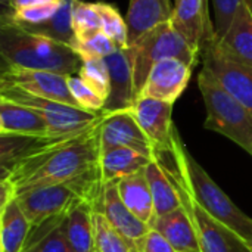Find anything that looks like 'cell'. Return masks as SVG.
<instances>
[{"label": "cell", "mask_w": 252, "mask_h": 252, "mask_svg": "<svg viewBox=\"0 0 252 252\" xmlns=\"http://www.w3.org/2000/svg\"><path fill=\"white\" fill-rule=\"evenodd\" d=\"M170 180L185 188L192 198L214 219L233 230L244 242L252 232V219L244 214L196 162L176 130L168 148L154 152Z\"/></svg>", "instance_id": "obj_2"}, {"label": "cell", "mask_w": 252, "mask_h": 252, "mask_svg": "<svg viewBox=\"0 0 252 252\" xmlns=\"http://www.w3.org/2000/svg\"><path fill=\"white\" fill-rule=\"evenodd\" d=\"M145 176L154 198L157 219L177 210L182 205L174 185L171 183L162 165L155 158H152V161L146 165Z\"/></svg>", "instance_id": "obj_26"}, {"label": "cell", "mask_w": 252, "mask_h": 252, "mask_svg": "<svg viewBox=\"0 0 252 252\" xmlns=\"http://www.w3.org/2000/svg\"><path fill=\"white\" fill-rule=\"evenodd\" d=\"M127 49L133 62L136 99L140 96L146 78L155 63L168 58H176L193 68L201 58V52L193 49L170 21L155 27Z\"/></svg>", "instance_id": "obj_5"}, {"label": "cell", "mask_w": 252, "mask_h": 252, "mask_svg": "<svg viewBox=\"0 0 252 252\" xmlns=\"http://www.w3.org/2000/svg\"><path fill=\"white\" fill-rule=\"evenodd\" d=\"M100 152L112 148H128L148 158H154V145L140 128L130 109L103 112L99 126Z\"/></svg>", "instance_id": "obj_11"}, {"label": "cell", "mask_w": 252, "mask_h": 252, "mask_svg": "<svg viewBox=\"0 0 252 252\" xmlns=\"http://www.w3.org/2000/svg\"><path fill=\"white\" fill-rule=\"evenodd\" d=\"M62 229L72 252H94V205L87 199L75 202L62 217Z\"/></svg>", "instance_id": "obj_18"}, {"label": "cell", "mask_w": 252, "mask_h": 252, "mask_svg": "<svg viewBox=\"0 0 252 252\" xmlns=\"http://www.w3.org/2000/svg\"><path fill=\"white\" fill-rule=\"evenodd\" d=\"M94 252H99V251H97V250H94Z\"/></svg>", "instance_id": "obj_40"}, {"label": "cell", "mask_w": 252, "mask_h": 252, "mask_svg": "<svg viewBox=\"0 0 252 252\" xmlns=\"http://www.w3.org/2000/svg\"><path fill=\"white\" fill-rule=\"evenodd\" d=\"M72 4H74V0H63L61 9L50 19H47L41 24H34V25L16 24V25L31 34L44 35L47 38H52L55 41L63 43L69 47H74L77 43V37L72 30V18H71L72 16Z\"/></svg>", "instance_id": "obj_27"}, {"label": "cell", "mask_w": 252, "mask_h": 252, "mask_svg": "<svg viewBox=\"0 0 252 252\" xmlns=\"http://www.w3.org/2000/svg\"><path fill=\"white\" fill-rule=\"evenodd\" d=\"M81 80L105 102L111 93V77L108 65L102 58H89L83 59V65L78 71Z\"/></svg>", "instance_id": "obj_31"}, {"label": "cell", "mask_w": 252, "mask_h": 252, "mask_svg": "<svg viewBox=\"0 0 252 252\" xmlns=\"http://www.w3.org/2000/svg\"><path fill=\"white\" fill-rule=\"evenodd\" d=\"M102 117L87 130L24 161L1 182L10 185L15 196L37 188L62 183L103 185L99 165V126Z\"/></svg>", "instance_id": "obj_1"}, {"label": "cell", "mask_w": 252, "mask_h": 252, "mask_svg": "<svg viewBox=\"0 0 252 252\" xmlns=\"http://www.w3.org/2000/svg\"><path fill=\"white\" fill-rule=\"evenodd\" d=\"M94 244L99 252H134L128 242L94 210Z\"/></svg>", "instance_id": "obj_32"}, {"label": "cell", "mask_w": 252, "mask_h": 252, "mask_svg": "<svg viewBox=\"0 0 252 252\" xmlns=\"http://www.w3.org/2000/svg\"><path fill=\"white\" fill-rule=\"evenodd\" d=\"M192 69V66L176 58H168L155 63L139 97H152L174 103L188 87Z\"/></svg>", "instance_id": "obj_13"}, {"label": "cell", "mask_w": 252, "mask_h": 252, "mask_svg": "<svg viewBox=\"0 0 252 252\" xmlns=\"http://www.w3.org/2000/svg\"><path fill=\"white\" fill-rule=\"evenodd\" d=\"M248 154H251L252 155V146H251V149H250V152H248Z\"/></svg>", "instance_id": "obj_39"}, {"label": "cell", "mask_w": 252, "mask_h": 252, "mask_svg": "<svg viewBox=\"0 0 252 252\" xmlns=\"http://www.w3.org/2000/svg\"><path fill=\"white\" fill-rule=\"evenodd\" d=\"M0 134L52 136L46 120L34 109L0 97Z\"/></svg>", "instance_id": "obj_21"}, {"label": "cell", "mask_w": 252, "mask_h": 252, "mask_svg": "<svg viewBox=\"0 0 252 252\" xmlns=\"http://www.w3.org/2000/svg\"><path fill=\"white\" fill-rule=\"evenodd\" d=\"M170 0H130L126 13L128 28V46L134 44L140 37L155 27L168 22L173 15Z\"/></svg>", "instance_id": "obj_19"}, {"label": "cell", "mask_w": 252, "mask_h": 252, "mask_svg": "<svg viewBox=\"0 0 252 252\" xmlns=\"http://www.w3.org/2000/svg\"><path fill=\"white\" fill-rule=\"evenodd\" d=\"M152 161L133 149L128 148H112L100 152V176L103 186L108 183L118 182L124 177L137 174L146 168V165Z\"/></svg>", "instance_id": "obj_25"}, {"label": "cell", "mask_w": 252, "mask_h": 252, "mask_svg": "<svg viewBox=\"0 0 252 252\" xmlns=\"http://www.w3.org/2000/svg\"><path fill=\"white\" fill-rule=\"evenodd\" d=\"M72 30L77 41H84L102 32V21L94 3L74 0L72 4Z\"/></svg>", "instance_id": "obj_29"}, {"label": "cell", "mask_w": 252, "mask_h": 252, "mask_svg": "<svg viewBox=\"0 0 252 252\" xmlns=\"http://www.w3.org/2000/svg\"><path fill=\"white\" fill-rule=\"evenodd\" d=\"M0 55L1 63L10 66L63 75L78 74L83 65V58L72 47L31 34L7 19H0Z\"/></svg>", "instance_id": "obj_3"}, {"label": "cell", "mask_w": 252, "mask_h": 252, "mask_svg": "<svg viewBox=\"0 0 252 252\" xmlns=\"http://www.w3.org/2000/svg\"><path fill=\"white\" fill-rule=\"evenodd\" d=\"M245 244H247V247L250 248V251L252 252V232H251V235H250V238L245 241Z\"/></svg>", "instance_id": "obj_38"}, {"label": "cell", "mask_w": 252, "mask_h": 252, "mask_svg": "<svg viewBox=\"0 0 252 252\" xmlns=\"http://www.w3.org/2000/svg\"><path fill=\"white\" fill-rule=\"evenodd\" d=\"M242 1L244 0H213L214 35L217 38H221L227 32Z\"/></svg>", "instance_id": "obj_35"}, {"label": "cell", "mask_w": 252, "mask_h": 252, "mask_svg": "<svg viewBox=\"0 0 252 252\" xmlns=\"http://www.w3.org/2000/svg\"><path fill=\"white\" fill-rule=\"evenodd\" d=\"M140 252H177L174 247L155 229H151L142 242Z\"/></svg>", "instance_id": "obj_36"}, {"label": "cell", "mask_w": 252, "mask_h": 252, "mask_svg": "<svg viewBox=\"0 0 252 252\" xmlns=\"http://www.w3.org/2000/svg\"><path fill=\"white\" fill-rule=\"evenodd\" d=\"M52 1H62V0H12L7 7H1V9H22V7L44 4V3H52Z\"/></svg>", "instance_id": "obj_37"}, {"label": "cell", "mask_w": 252, "mask_h": 252, "mask_svg": "<svg viewBox=\"0 0 252 252\" xmlns=\"http://www.w3.org/2000/svg\"><path fill=\"white\" fill-rule=\"evenodd\" d=\"M83 59H89V58H102L105 59L106 56H109L111 53H114L118 47L115 46V43L102 31L99 34H96L94 37L84 40V41H77L75 46L72 47Z\"/></svg>", "instance_id": "obj_34"}, {"label": "cell", "mask_w": 252, "mask_h": 252, "mask_svg": "<svg viewBox=\"0 0 252 252\" xmlns=\"http://www.w3.org/2000/svg\"><path fill=\"white\" fill-rule=\"evenodd\" d=\"M97 13L102 21V31L115 43L118 49H127L128 47V28L126 18L120 15L115 6L97 1L94 3Z\"/></svg>", "instance_id": "obj_30"}, {"label": "cell", "mask_w": 252, "mask_h": 252, "mask_svg": "<svg viewBox=\"0 0 252 252\" xmlns=\"http://www.w3.org/2000/svg\"><path fill=\"white\" fill-rule=\"evenodd\" d=\"M202 66L207 68L217 81L252 112V66L226 55L216 35L204 40L201 46Z\"/></svg>", "instance_id": "obj_8"}, {"label": "cell", "mask_w": 252, "mask_h": 252, "mask_svg": "<svg viewBox=\"0 0 252 252\" xmlns=\"http://www.w3.org/2000/svg\"><path fill=\"white\" fill-rule=\"evenodd\" d=\"M32 226L16 198L9 199L0 213V252H22Z\"/></svg>", "instance_id": "obj_23"}, {"label": "cell", "mask_w": 252, "mask_h": 252, "mask_svg": "<svg viewBox=\"0 0 252 252\" xmlns=\"http://www.w3.org/2000/svg\"><path fill=\"white\" fill-rule=\"evenodd\" d=\"M216 40L226 55L252 66V0L241 3L227 32Z\"/></svg>", "instance_id": "obj_20"}, {"label": "cell", "mask_w": 252, "mask_h": 252, "mask_svg": "<svg viewBox=\"0 0 252 252\" xmlns=\"http://www.w3.org/2000/svg\"><path fill=\"white\" fill-rule=\"evenodd\" d=\"M170 22L180 35L199 52L204 40L214 35L208 0H176Z\"/></svg>", "instance_id": "obj_16"}, {"label": "cell", "mask_w": 252, "mask_h": 252, "mask_svg": "<svg viewBox=\"0 0 252 252\" xmlns=\"http://www.w3.org/2000/svg\"><path fill=\"white\" fill-rule=\"evenodd\" d=\"M117 188L126 207L152 229L157 221V213L145 170L118 180Z\"/></svg>", "instance_id": "obj_22"}, {"label": "cell", "mask_w": 252, "mask_h": 252, "mask_svg": "<svg viewBox=\"0 0 252 252\" xmlns=\"http://www.w3.org/2000/svg\"><path fill=\"white\" fill-rule=\"evenodd\" d=\"M111 77V93L105 103L103 112L130 109L136 102L133 62L128 49H117L105 58Z\"/></svg>", "instance_id": "obj_17"}, {"label": "cell", "mask_w": 252, "mask_h": 252, "mask_svg": "<svg viewBox=\"0 0 252 252\" xmlns=\"http://www.w3.org/2000/svg\"><path fill=\"white\" fill-rule=\"evenodd\" d=\"M94 210L105 216L109 224L128 242L131 250L134 252H140L142 242L145 236L149 233L151 227L137 219L123 202L117 182L108 183L103 186L100 196L93 204Z\"/></svg>", "instance_id": "obj_12"}, {"label": "cell", "mask_w": 252, "mask_h": 252, "mask_svg": "<svg viewBox=\"0 0 252 252\" xmlns=\"http://www.w3.org/2000/svg\"><path fill=\"white\" fill-rule=\"evenodd\" d=\"M0 86H13L35 96L80 108L69 92L68 75L63 74L40 69H24L1 63Z\"/></svg>", "instance_id": "obj_10"}, {"label": "cell", "mask_w": 252, "mask_h": 252, "mask_svg": "<svg viewBox=\"0 0 252 252\" xmlns=\"http://www.w3.org/2000/svg\"><path fill=\"white\" fill-rule=\"evenodd\" d=\"M102 189L103 185L99 183H62L37 188L15 198L31 226L37 227L50 219L65 216L80 199L94 204Z\"/></svg>", "instance_id": "obj_6"}, {"label": "cell", "mask_w": 252, "mask_h": 252, "mask_svg": "<svg viewBox=\"0 0 252 252\" xmlns=\"http://www.w3.org/2000/svg\"><path fill=\"white\" fill-rule=\"evenodd\" d=\"M152 229L159 232L177 252H201L195 227L182 205L158 217Z\"/></svg>", "instance_id": "obj_24"}, {"label": "cell", "mask_w": 252, "mask_h": 252, "mask_svg": "<svg viewBox=\"0 0 252 252\" xmlns=\"http://www.w3.org/2000/svg\"><path fill=\"white\" fill-rule=\"evenodd\" d=\"M173 185L179 193L182 207L195 227L201 252H251L233 230L205 211L185 188L176 183Z\"/></svg>", "instance_id": "obj_9"}, {"label": "cell", "mask_w": 252, "mask_h": 252, "mask_svg": "<svg viewBox=\"0 0 252 252\" xmlns=\"http://www.w3.org/2000/svg\"><path fill=\"white\" fill-rule=\"evenodd\" d=\"M69 136H27V134H0V182L24 161L50 149Z\"/></svg>", "instance_id": "obj_15"}, {"label": "cell", "mask_w": 252, "mask_h": 252, "mask_svg": "<svg viewBox=\"0 0 252 252\" xmlns=\"http://www.w3.org/2000/svg\"><path fill=\"white\" fill-rule=\"evenodd\" d=\"M62 217L50 219L32 227L22 252H72L62 229Z\"/></svg>", "instance_id": "obj_28"}, {"label": "cell", "mask_w": 252, "mask_h": 252, "mask_svg": "<svg viewBox=\"0 0 252 252\" xmlns=\"http://www.w3.org/2000/svg\"><path fill=\"white\" fill-rule=\"evenodd\" d=\"M68 87L71 94L74 96L78 106L84 111L93 112V114H102L105 109V100L96 94L83 80L78 74L68 75Z\"/></svg>", "instance_id": "obj_33"}, {"label": "cell", "mask_w": 252, "mask_h": 252, "mask_svg": "<svg viewBox=\"0 0 252 252\" xmlns=\"http://www.w3.org/2000/svg\"><path fill=\"white\" fill-rule=\"evenodd\" d=\"M198 87L207 109L204 127L223 134L250 152L252 146L251 111L235 96H232L204 66L198 75Z\"/></svg>", "instance_id": "obj_4"}, {"label": "cell", "mask_w": 252, "mask_h": 252, "mask_svg": "<svg viewBox=\"0 0 252 252\" xmlns=\"http://www.w3.org/2000/svg\"><path fill=\"white\" fill-rule=\"evenodd\" d=\"M173 105L174 103L152 97H139L130 108L155 151L168 148L177 130L171 118Z\"/></svg>", "instance_id": "obj_14"}, {"label": "cell", "mask_w": 252, "mask_h": 252, "mask_svg": "<svg viewBox=\"0 0 252 252\" xmlns=\"http://www.w3.org/2000/svg\"><path fill=\"white\" fill-rule=\"evenodd\" d=\"M0 97L38 112L49 124L52 136L78 134L94 124L103 114H93L68 103L40 97L13 86H0Z\"/></svg>", "instance_id": "obj_7"}]
</instances>
